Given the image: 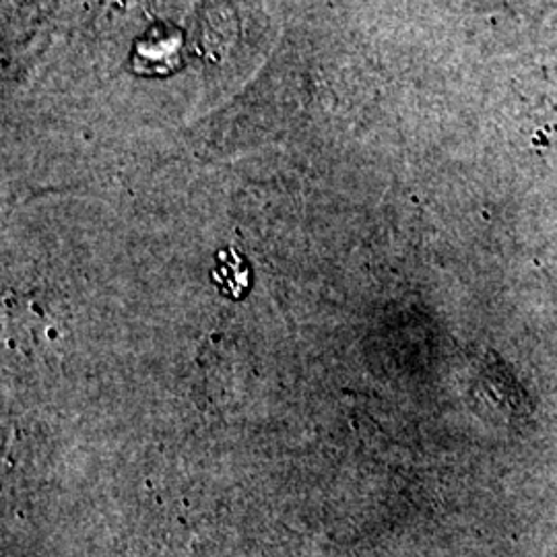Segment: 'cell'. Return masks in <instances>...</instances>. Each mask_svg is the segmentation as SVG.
Returning <instances> with one entry per match:
<instances>
[{
  "instance_id": "1",
  "label": "cell",
  "mask_w": 557,
  "mask_h": 557,
  "mask_svg": "<svg viewBox=\"0 0 557 557\" xmlns=\"http://www.w3.org/2000/svg\"><path fill=\"white\" fill-rule=\"evenodd\" d=\"M213 278L220 283L221 292L230 298H239L248 287V269L236 252H220V264L213 271Z\"/></svg>"
}]
</instances>
